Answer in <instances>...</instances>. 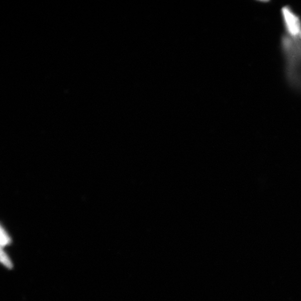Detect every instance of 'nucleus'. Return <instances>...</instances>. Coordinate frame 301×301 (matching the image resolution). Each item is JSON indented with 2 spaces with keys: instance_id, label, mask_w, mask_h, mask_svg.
I'll return each instance as SVG.
<instances>
[{
  "instance_id": "1",
  "label": "nucleus",
  "mask_w": 301,
  "mask_h": 301,
  "mask_svg": "<svg viewBox=\"0 0 301 301\" xmlns=\"http://www.w3.org/2000/svg\"><path fill=\"white\" fill-rule=\"evenodd\" d=\"M282 14L289 34L292 36L300 35L301 24L299 19L287 7L283 8Z\"/></svg>"
},
{
  "instance_id": "2",
  "label": "nucleus",
  "mask_w": 301,
  "mask_h": 301,
  "mask_svg": "<svg viewBox=\"0 0 301 301\" xmlns=\"http://www.w3.org/2000/svg\"><path fill=\"white\" fill-rule=\"evenodd\" d=\"M1 259L2 262L5 266H7L9 268H12L13 265L11 261H10L7 254L4 252L2 249L1 250Z\"/></svg>"
},
{
  "instance_id": "3",
  "label": "nucleus",
  "mask_w": 301,
  "mask_h": 301,
  "mask_svg": "<svg viewBox=\"0 0 301 301\" xmlns=\"http://www.w3.org/2000/svg\"><path fill=\"white\" fill-rule=\"evenodd\" d=\"M10 242V239L8 236V235L5 231L3 227L1 228V246L4 247L6 245L9 244Z\"/></svg>"
},
{
  "instance_id": "4",
  "label": "nucleus",
  "mask_w": 301,
  "mask_h": 301,
  "mask_svg": "<svg viewBox=\"0 0 301 301\" xmlns=\"http://www.w3.org/2000/svg\"><path fill=\"white\" fill-rule=\"evenodd\" d=\"M300 35V38H301V32H300V35Z\"/></svg>"
}]
</instances>
